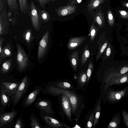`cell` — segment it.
I'll return each instance as SVG.
<instances>
[{
    "label": "cell",
    "instance_id": "1",
    "mask_svg": "<svg viewBox=\"0 0 128 128\" xmlns=\"http://www.w3.org/2000/svg\"><path fill=\"white\" fill-rule=\"evenodd\" d=\"M42 94H50L55 97L61 94L66 96L71 105L72 114L76 116L75 120L77 123L81 112L84 108L83 95L79 94L76 92L59 88L50 84L45 86Z\"/></svg>",
    "mask_w": 128,
    "mask_h": 128
},
{
    "label": "cell",
    "instance_id": "2",
    "mask_svg": "<svg viewBox=\"0 0 128 128\" xmlns=\"http://www.w3.org/2000/svg\"><path fill=\"white\" fill-rule=\"evenodd\" d=\"M30 84V79L26 75L22 80L15 94L12 97L13 106H15L23 98Z\"/></svg>",
    "mask_w": 128,
    "mask_h": 128
},
{
    "label": "cell",
    "instance_id": "3",
    "mask_svg": "<svg viewBox=\"0 0 128 128\" xmlns=\"http://www.w3.org/2000/svg\"><path fill=\"white\" fill-rule=\"evenodd\" d=\"M40 116L45 124L44 128H70L64 124L62 123L59 120L44 112L40 110Z\"/></svg>",
    "mask_w": 128,
    "mask_h": 128
},
{
    "label": "cell",
    "instance_id": "4",
    "mask_svg": "<svg viewBox=\"0 0 128 128\" xmlns=\"http://www.w3.org/2000/svg\"><path fill=\"white\" fill-rule=\"evenodd\" d=\"M105 92H104L100 95L106 96V98L108 102L111 103H116L122 100L128 94V87L121 90L116 91L112 90Z\"/></svg>",
    "mask_w": 128,
    "mask_h": 128
},
{
    "label": "cell",
    "instance_id": "5",
    "mask_svg": "<svg viewBox=\"0 0 128 128\" xmlns=\"http://www.w3.org/2000/svg\"><path fill=\"white\" fill-rule=\"evenodd\" d=\"M34 106L40 110L48 115L54 116L55 114L52 108V102L48 99L38 98L35 103Z\"/></svg>",
    "mask_w": 128,
    "mask_h": 128
},
{
    "label": "cell",
    "instance_id": "6",
    "mask_svg": "<svg viewBox=\"0 0 128 128\" xmlns=\"http://www.w3.org/2000/svg\"><path fill=\"white\" fill-rule=\"evenodd\" d=\"M17 62L18 67L20 72H22L27 66L28 63V59L24 50L19 44H17Z\"/></svg>",
    "mask_w": 128,
    "mask_h": 128
},
{
    "label": "cell",
    "instance_id": "7",
    "mask_svg": "<svg viewBox=\"0 0 128 128\" xmlns=\"http://www.w3.org/2000/svg\"><path fill=\"white\" fill-rule=\"evenodd\" d=\"M28 14L34 27L36 30H38L40 26L42 21L40 18L38 8L32 0L31 2L30 8Z\"/></svg>",
    "mask_w": 128,
    "mask_h": 128
},
{
    "label": "cell",
    "instance_id": "8",
    "mask_svg": "<svg viewBox=\"0 0 128 128\" xmlns=\"http://www.w3.org/2000/svg\"><path fill=\"white\" fill-rule=\"evenodd\" d=\"M61 108L69 122H73L72 117V108L68 98L64 94L59 95Z\"/></svg>",
    "mask_w": 128,
    "mask_h": 128
},
{
    "label": "cell",
    "instance_id": "9",
    "mask_svg": "<svg viewBox=\"0 0 128 128\" xmlns=\"http://www.w3.org/2000/svg\"><path fill=\"white\" fill-rule=\"evenodd\" d=\"M41 86H37L29 94L24 98L22 101L23 107L26 108L30 106L35 101L37 96L43 90Z\"/></svg>",
    "mask_w": 128,
    "mask_h": 128
},
{
    "label": "cell",
    "instance_id": "10",
    "mask_svg": "<svg viewBox=\"0 0 128 128\" xmlns=\"http://www.w3.org/2000/svg\"><path fill=\"white\" fill-rule=\"evenodd\" d=\"M49 33L47 31L40 40L38 48V59H40L45 54L49 42Z\"/></svg>",
    "mask_w": 128,
    "mask_h": 128
},
{
    "label": "cell",
    "instance_id": "11",
    "mask_svg": "<svg viewBox=\"0 0 128 128\" xmlns=\"http://www.w3.org/2000/svg\"><path fill=\"white\" fill-rule=\"evenodd\" d=\"M17 111L13 110L7 112L0 114V128L10 123H14L13 120L18 114Z\"/></svg>",
    "mask_w": 128,
    "mask_h": 128
},
{
    "label": "cell",
    "instance_id": "12",
    "mask_svg": "<svg viewBox=\"0 0 128 128\" xmlns=\"http://www.w3.org/2000/svg\"><path fill=\"white\" fill-rule=\"evenodd\" d=\"M20 82H2L0 85L2 86L6 94L12 97L16 92Z\"/></svg>",
    "mask_w": 128,
    "mask_h": 128
},
{
    "label": "cell",
    "instance_id": "13",
    "mask_svg": "<svg viewBox=\"0 0 128 128\" xmlns=\"http://www.w3.org/2000/svg\"><path fill=\"white\" fill-rule=\"evenodd\" d=\"M0 34L4 35L8 30L9 22L6 10L4 8L0 10Z\"/></svg>",
    "mask_w": 128,
    "mask_h": 128
},
{
    "label": "cell",
    "instance_id": "14",
    "mask_svg": "<svg viewBox=\"0 0 128 128\" xmlns=\"http://www.w3.org/2000/svg\"><path fill=\"white\" fill-rule=\"evenodd\" d=\"M127 82H128V73H126L109 82L101 90V94H102L106 91L108 88L112 85L121 84Z\"/></svg>",
    "mask_w": 128,
    "mask_h": 128
},
{
    "label": "cell",
    "instance_id": "15",
    "mask_svg": "<svg viewBox=\"0 0 128 128\" xmlns=\"http://www.w3.org/2000/svg\"><path fill=\"white\" fill-rule=\"evenodd\" d=\"M76 9L75 6L69 4L59 7L56 10V11L58 16H62L72 14L76 11Z\"/></svg>",
    "mask_w": 128,
    "mask_h": 128
},
{
    "label": "cell",
    "instance_id": "16",
    "mask_svg": "<svg viewBox=\"0 0 128 128\" xmlns=\"http://www.w3.org/2000/svg\"><path fill=\"white\" fill-rule=\"evenodd\" d=\"M59 88L68 90L76 92V88L69 81L65 80H60L51 82L49 84Z\"/></svg>",
    "mask_w": 128,
    "mask_h": 128
},
{
    "label": "cell",
    "instance_id": "17",
    "mask_svg": "<svg viewBox=\"0 0 128 128\" xmlns=\"http://www.w3.org/2000/svg\"><path fill=\"white\" fill-rule=\"evenodd\" d=\"M102 98V96L101 95L100 98L98 97V98L93 109L94 114V119L93 126V128L96 127L98 124L100 114L101 103Z\"/></svg>",
    "mask_w": 128,
    "mask_h": 128
},
{
    "label": "cell",
    "instance_id": "18",
    "mask_svg": "<svg viewBox=\"0 0 128 128\" xmlns=\"http://www.w3.org/2000/svg\"><path fill=\"white\" fill-rule=\"evenodd\" d=\"M0 98L1 104L4 108H6L7 106H10L12 102V96L7 95L2 86L0 85Z\"/></svg>",
    "mask_w": 128,
    "mask_h": 128
},
{
    "label": "cell",
    "instance_id": "19",
    "mask_svg": "<svg viewBox=\"0 0 128 128\" xmlns=\"http://www.w3.org/2000/svg\"><path fill=\"white\" fill-rule=\"evenodd\" d=\"M87 80V71H82L79 74L76 81L77 88L83 90L85 86Z\"/></svg>",
    "mask_w": 128,
    "mask_h": 128
},
{
    "label": "cell",
    "instance_id": "20",
    "mask_svg": "<svg viewBox=\"0 0 128 128\" xmlns=\"http://www.w3.org/2000/svg\"><path fill=\"white\" fill-rule=\"evenodd\" d=\"M85 38V36H81L70 39L68 44V48L70 50H72L76 48L82 43Z\"/></svg>",
    "mask_w": 128,
    "mask_h": 128
},
{
    "label": "cell",
    "instance_id": "21",
    "mask_svg": "<svg viewBox=\"0 0 128 128\" xmlns=\"http://www.w3.org/2000/svg\"><path fill=\"white\" fill-rule=\"evenodd\" d=\"M12 56V48L10 44L8 43L2 49L0 54V63H1L6 57Z\"/></svg>",
    "mask_w": 128,
    "mask_h": 128
},
{
    "label": "cell",
    "instance_id": "22",
    "mask_svg": "<svg viewBox=\"0 0 128 128\" xmlns=\"http://www.w3.org/2000/svg\"><path fill=\"white\" fill-rule=\"evenodd\" d=\"M121 121L120 116L119 113L114 116L109 123L107 128H117L119 126Z\"/></svg>",
    "mask_w": 128,
    "mask_h": 128
},
{
    "label": "cell",
    "instance_id": "23",
    "mask_svg": "<svg viewBox=\"0 0 128 128\" xmlns=\"http://www.w3.org/2000/svg\"><path fill=\"white\" fill-rule=\"evenodd\" d=\"M30 126L32 128H44L42 126L37 116L32 113L30 117Z\"/></svg>",
    "mask_w": 128,
    "mask_h": 128
},
{
    "label": "cell",
    "instance_id": "24",
    "mask_svg": "<svg viewBox=\"0 0 128 128\" xmlns=\"http://www.w3.org/2000/svg\"><path fill=\"white\" fill-rule=\"evenodd\" d=\"M78 51H74L70 57L71 65L74 71H76L78 68Z\"/></svg>",
    "mask_w": 128,
    "mask_h": 128
},
{
    "label": "cell",
    "instance_id": "25",
    "mask_svg": "<svg viewBox=\"0 0 128 128\" xmlns=\"http://www.w3.org/2000/svg\"><path fill=\"white\" fill-rule=\"evenodd\" d=\"M94 117V111L93 109L92 110L85 118L86 120L84 127L85 128L93 127Z\"/></svg>",
    "mask_w": 128,
    "mask_h": 128
},
{
    "label": "cell",
    "instance_id": "26",
    "mask_svg": "<svg viewBox=\"0 0 128 128\" xmlns=\"http://www.w3.org/2000/svg\"><path fill=\"white\" fill-rule=\"evenodd\" d=\"M20 9L21 12L24 14L28 13L30 4H29L27 0H18Z\"/></svg>",
    "mask_w": 128,
    "mask_h": 128
},
{
    "label": "cell",
    "instance_id": "27",
    "mask_svg": "<svg viewBox=\"0 0 128 128\" xmlns=\"http://www.w3.org/2000/svg\"><path fill=\"white\" fill-rule=\"evenodd\" d=\"M105 0H90L88 4L87 8L88 12L96 8Z\"/></svg>",
    "mask_w": 128,
    "mask_h": 128
},
{
    "label": "cell",
    "instance_id": "28",
    "mask_svg": "<svg viewBox=\"0 0 128 128\" xmlns=\"http://www.w3.org/2000/svg\"><path fill=\"white\" fill-rule=\"evenodd\" d=\"M9 10L13 13L16 12L18 9L19 5L17 0H6Z\"/></svg>",
    "mask_w": 128,
    "mask_h": 128
},
{
    "label": "cell",
    "instance_id": "29",
    "mask_svg": "<svg viewBox=\"0 0 128 128\" xmlns=\"http://www.w3.org/2000/svg\"><path fill=\"white\" fill-rule=\"evenodd\" d=\"M40 18L41 21L47 22L50 18L49 14L44 10H41L38 8Z\"/></svg>",
    "mask_w": 128,
    "mask_h": 128
},
{
    "label": "cell",
    "instance_id": "30",
    "mask_svg": "<svg viewBox=\"0 0 128 128\" xmlns=\"http://www.w3.org/2000/svg\"><path fill=\"white\" fill-rule=\"evenodd\" d=\"M90 52L88 44H86L82 54L81 59V64L82 66L86 63L89 57Z\"/></svg>",
    "mask_w": 128,
    "mask_h": 128
},
{
    "label": "cell",
    "instance_id": "31",
    "mask_svg": "<svg viewBox=\"0 0 128 128\" xmlns=\"http://www.w3.org/2000/svg\"><path fill=\"white\" fill-rule=\"evenodd\" d=\"M12 61V59H10L3 63L0 70L2 73L6 74L9 72L11 68Z\"/></svg>",
    "mask_w": 128,
    "mask_h": 128
},
{
    "label": "cell",
    "instance_id": "32",
    "mask_svg": "<svg viewBox=\"0 0 128 128\" xmlns=\"http://www.w3.org/2000/svg\"><path fill=\"white\" fill-rule=\"evenodd\" d=\"M93 69V65L92 61L90 60L87 70V80L85 87L86 88L91 78Z\"/></svg>",
    "mask_w": 128,
    "mask_h": 128
},
{
    "label": "cell",
    "instance_id": "33",
    "mask_svg": "<svg viewBox=\"0 0 128 128\" xmlns=\"http://www.w3.org/2000/svg\"><path fill=\"white\" fill-rule=\"evenodd\" d=\"M94 20L100 27H101L103 26L104 23V18L102 12H99L96 14Z\"/></svg>",
    "mask_w": 128,
    "mask_h": 128
},
{
    "label": "cell",
    "instance_id": "34",
    "mask_svg": "<svg viewBox=\"0 0 128 128\" xmlns=\"http://www.w3.org/2000/svg\"><path fill=\"white\" fill-rule=\"evenodd\" d=\"M24 36L26 42L30 45L33 38L31 30L30 29L26 30L25 32Z\"/></svg>",
    "mask_w": 128,
    "mask_h": 128
},
{
    "label": "cell",
    "instance_id": "35",
    "mask_svg": "<svg viewBox=\"0 0 128 128\" xmlns=\"http://www.w3.org/2000/svg\"><path fill=\"white\" fill-rule=\"evenodd\" d=\"M25 126L22 118L20 117L18 118L14 123L13 128H23Z\"/></svg>",
    "mask_w": 128,
    "mask_h": 128
},
{
    "label": "cell",
    "instance_id": "36",
    "mask_svg": "<svg viewBox=\"0 0 128 128\" xmlns=\"http://www.w3.org/2000/svg\"><path fill=\"white\" fill-rule=\"evenodd\" d=\"M97 32V29L96 26L92 24L90 28V35L91 40L92 42L93 41Z\"/></svg>",
    "mask_w": 128,
    "mask_h": 128
},
{
    "label": "cell",
    "instance_id": "37",
    "mask_svg": "<svg viewBox=\"0 0 128 128\" xmlns=\"http://www.w3.org/2000/svg\"><path fill=\"white\" fill-rule=\"evenodd\" d=\"M122 113L124 124L128 128V113L124 110H122Z\"/></svg>",
    "mask_w": 128,
    "mask_h": 128
},
{
    "label": "cell",
    "instance_id": "38",
    "mask_svg": "<svg viewBox=\"0 0 128 128\" xmlns=\"http://www.w3.org/2000/svg\"><path fill=\"white\" fill-rule=\"evenodd\" d=\"M108 21L110 26L113 25L114 22V19L113 14L110 10L108 11Z\"/></svg>",
    "mask_w": 128,
    "mask_h": 128
},
{
    "label": "cell",
    "instance_id": "39",
    "mask_svg": "<svg viewBox=\"0 0 128 128\" xmlns=\"http://www.w3.org/2000/svg\"><path fill=\"white\" fill-rule=\"evenodd\" d=\"M40 6L42 8H44L46 5L51 1L53 2L55 0H36Z\"/></svg>",
    "mask_w": 128,
    "mask_h": 128
},
{
    "label": "cell",
    "instance_id": "40",
    "mask_svg": "<svg viewBox=\"0 0 128 128\" xmlns=\"http://www.w3.org/2000/svg\"><path fill=\"white\" fill-rule=\"evenodd\" d=\"M107 44L108 42H106L102 45L96 58V60H97L99 58L101 55L104 52L106 48V47Z\"/></svg>",
    "mask_w": 128,
    "mask_h": 128
},
{
    "label": "cell",
    "instance_id": "41",
    "mask_svg": "<svg viewBox=\"0 0 128 128\" xmlns=\"http://www.w3.org/2000/svg\"><path fill=\"white\" fill-rule=\"evenodd\" d=\"M119 12L122 18H128V12L124 10H120Z\"/></svg>",
    "mask_w": 128,
    "mask_h": 128
},
{
    "label": "cell",
    "instance_id": "42",
    "mask_svg": "<svg viewBox=\"0 0 128 128\" xmlns=\"http://www.w3.org/2000/svg\"><path fill=\"white\" fill-rule=\"evenodd\" d=\"M128 71V67H124L123 68L120 70V72L122 74L126 73Z\"/></svg>",
    "mask_w": 128,
    "mask_h": 128
},
{
    "label": "cell",
    "instance_id": "43",
    "mask_svg": "<svg viewBox=\"0 0 128 128\" xmlns=\"http://www.w3.org/2000/svg\"><path fill=\"white\" fill-rule=\"evenodd\" d=\"M4 40V38L2 37H1L0 38V54H1L2 50V46Z\"/></svg>",
    "mask_w": 128,
    "mask_h": 128
},
{
    "label": "cell",
    "instance_id": "44",
    "mask_svg": "<svg viewBox=\"0 0 128 128\" xmlns=\"http://www.w3.org/2000/svg\"><path fill=\"white\" fill-rule=\"evenodd\" d=\"M82 0H72L71 2L72 4H78L81 2Z\"/></svg>",
    "mask_w": 128,
    "mask_h": 128
},
{
    "label": "cell",
    "instance_id": "45",
    "mask_svg": "<svg viewBox=\"0 0 128 128\" xmlns=\"http://www.w3.org/2000/svg\"><path fill=\"white\" fill-rule=\"evenodd\" d=\"M111 50L110 48L108 47L106 49V55L107 56H108L110 55Z\"/></svg>",
    "mask_w": 128,
    "mask_h": 128
},
{
    "label": "cell",
    "instance_id": "46",
    "mask_svg": "<svg viewBox=\"0 0 128 128\" xmlns=\"http://www.w3.org/2000/svg\"><path fill=\"white\" fill-rule=\"evenodd\" d=\"M4 8L3 3L2 0H0V10H2Z\"/></svg>",
    "mask_w": 128,
    "mask_h": 128
},
{
    "label": "cell",
    "instance_id": "47",
    "mask_svg": "<svg viewBox=\"0 0 128 128\" xmlns=\"http://www.w3.org/2000/svg\"><path fill=\"white\" fill-rule=\"evenodd\" d=\"M126 6L128 8V3H126L125 4Z\"/></svg>",
    "mask_w": 128,
    "mask_h": 128
}]
</instances>
